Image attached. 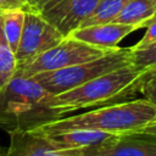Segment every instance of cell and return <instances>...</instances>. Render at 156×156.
Returning <instances> with one entry per match:
<instances>
[{
	"mask_svg": "<svg viewBox=\"0 0 156 156\" xmlns=\"http://www.w3.org/2000/svg\"><path fill=\"white\" fill-rule=\"evenodd\" d=\"M151 72L139 69L129 63L71 90L51 95L49 108L56 118H60L78 110L132 100Z\"/></svg>",
	"mask_w": 156,
	"mask_h": 156,
	"instance_id": "obj_1",
	"label": "cell"
},
{
	"mask_svg": "<svg viewBox=\"0 0 156 156\" xmlns=\"http://www.w3.org/2000/svg\"><path fill=\"white\" fill-rule=\"evenodd\" d=\"M156 118V106L146 99L100 106L88 112L51 119L28 130L37 134H52L69 129H95L116 135L141 132Z\"/></svg>",
	"mask_w": 156,
	"mask_h": 156,
	"instance_id": "obj_2",
	"label": "cell"
},
{
	"mask_svg": "<svg viewBox=\"0 0 156 156\" xmlns=\"http://www.w3.org/2000/svg\"><path fill=\"white\" fill-rule=\"evenodd\" d=\"M51 94L33 78L15 74L11 82L0 90V128L29 129L55 119L49 108Z\"/></svg>",
	"mask_w": 156,
	"mask_h": 156,
	"instance_id": "obj_3",
	"label": "cell"
},
{
	"mask_svg": "<svg viewBox=\"0 0 156 156\" xmlns=\"http://www.w3.org/2000/svg\"><path fill=\"white\" fill-rule=\"evenodd\" d=\"M132 49L129 48H116L108 50L102 56L73 65L62 69L43 72L32 77L38 82L45 90L51 95L71 90L76 87H79L99 76L108 73L119 67L127 66L130 63Z\"/></svg>",
	"mask_w": 156,
	"mask_h": 156,
	"instance_id": "obj_4",
	"label": "cell"
},
{
	"mask_svg": "<svg viewBox=\"0 0 156 156\" xmlns=\"http://www.w3.org/2000/svg\"><path fill=\"white\" fill-rule=\"evenodd\" d=\"M108 50H102L72 37H65L58 44L35 56L26 65L17 68L16 74L24 78H32L43 72L62 69L73 65L98 58Z\"/></svg>",
	"mask_w": 156,
	"mask_h": 156,
	"instance_id": "obj_5",
	"label": "cell"
},
{
	"mask_svg": "<svg viewBox=\"0 0 156 156\" xmlns=\"http://www.w3.org/2000/svg\"><path fill=\"white\" fill-rule=\"evenodd\" d=\"M65 37L39 12L24 10V24L16 51L17 68L58 44Z\"/></svg>",
	"mask_w": 156,
	"mask_h": 156,
	"instance_id": "obj_6",
	"label": "cell"
},
{
	"mask_svg": "<svg viewBox=\"0 0 156 156\" xmlns=\"http://www.w3.org/2000/svg\"><path fill=\"white\" fill-rule=\"evenodd\" d=\"M99 0H52L39 13L63 37L78 29Z\"/></svg>",
	"mask_w": 156,
	"mask_h": 156,
	"instance_id": "obj_7",
	"label": "cell"
},
{
	"mask_svg": "<svg viewBox=\"0 0 156 156\" xmlns=\"http://www.w3.org/2000/svg\"><path fill=\"white\" fill-rule=\"evenodd\" d=\"M10 146L6 156H91L94 149H54L44 135L33 133L28 129H13L7 132Z\"/></svg>",
	"mask_w": 156,
	"mask_h": 156,
	"instance_id": "obj_8",
	"label": "cell"
},
{
	"mask_svg": "<svg viewBox=\"0 0 156 156\" xmlns=\"http://www.w3.org/2000/svg\"><path fill=\"white\" fill-rule=\"evenodd\" d=\"M91 156H156V135L144 132L123 134L96 146Z\"/></svg>",
	"mask_w": 156,
	"mask_h": 156,
	"instance_id": "obj_9",
	"label": "cell"
},
{
	"mask_svg": "<svg viewBox=\"0 0 156 156\" xmlns=\"http://www.w3.org/2000/svg\"><path fill=\"white\" fill-rule=\"evenodd\" d=\"M134 30H136L134 26L110 22L104 24L80 27L72 32L68 37L102 50H112L118 48V43Z\"/></svg>",
	"mask_w": 156,
	"mask_h": 156,
	"instance_id": "obj_10",
	"label": "cell"
},
{
	"mask_svg": "<svg viewBox=\"0 0 156 156\" xmlns=\"http://www.w3.org/2000/svg\"><path fill=\"white\" fill-rule=\"evenodd\" d=\"M44 135L48 143L57 150L67 149H91L96 146L111 143L119 135L111 134L107 132L95 130V129H69L52 134H40Z\"/></svg>",
	"mask_w": 156,
	"mask_h": 156,
	"instance_id": "obj_11",
	"label": "cell"
},
{
	"mask_svg": "<svg viewBox=\"0 0 156 156\" xmlns=\"http://www.w3.org/2000/svg\"><path fill=\"white\" fill-rule=\"evenodd\" d=\"M155 10L156 0H128L113 22L144 28L152 20Z\"/></svg>",
	"mask_w": 156,
	"mask_h": 156,
	"instance_id": "obj_12",
	"label": "cell"
},
{
	"mask_svg": "<svg viewBox=\"0 0 156 156\" xmlns=\"http://www.w3.org/2000/svg\"><path fill=\"white\" fill-rule=\"evenodd\" d=\"M1 21H2V28L4 33L6 37V40L12 49V51L16 55L22 30H23V24H24V10H10L5 12H0Z\"/></svg>",
	"mask_w": 156,
	"mask_h": 156,
	"instance_id": "obj_13",
	"label": "cell"
},
{
	"mask_svg": "<svg viewBox=\"0 0 156 156\" xmlns=\"http://www.w3.org/2000/svg\"><path fill=\"white\" fill-rule=\"evenodd\" d=\"M127 1L128 0H99L90 16L83 22L80 27L113 22Z\"/></svg>",
	"mask_w": 156,
	"mask_h": 156,
	"instance_id": "obj_14",
	"label": "cell"
},
{
	"mask_svg": "<svg viewBox=\"0 0 156 156\" xmlns=\"http://www.w3.org/2000/svg\"><path fill=\"white\" fill-rule=\"evenodd\" d=\"M16 71H17L16 55L6 40L2 28L1 16H0V90L4 89L11 82V79L16 74Z\"/></svg>",
	"mask_w": 156,
	"mask_h": 156,
	"instance_id": "obj_15",
	"label": "cell"
},
{
	"mask_svg": "<svg viewBox=\"0 0 156 156\" xmlns=\"http://www.w3.org/2000/svg\"><path fill=\"white\" fill-rule=\"evenodd\" d=\"M130 63L143 71H155L156 69V41L143 49H135V50L132 49Z\"/></svg>",
	"mask_w": 156,
	"mask_h": 156,
	"instance_id": "obj_16",
	"label": "cell"
},
{
	"mask_svg": "<svg viewBox=\"0 0 156 156\" xmlns=\"http://www.w3.org/2000/svg\"><path fill=\"white\" fill-rule=\"evenodd\" d=\"M149 102H151L154 106H156V69L151 72V74L146 78V80L143 83L140 91Z\"/></svg>",
	"mask_w": 156,
	"mask_h": 156,
	"instance_id": "obj_17",
	"label": "cell"
},
{
	"mask_svg": "<svg viewBox=\"0 0 156 156\" xmlns=\"http://www.w3.org/2000/svg\"><path fill=\"white\" fill-rule=\"evenodd\" d=\"M156 41V20L152 21L147 27H146V32L144 34V37L135 44L132 46V49H143L152 43Z\"/></svg>",
	"mask_w": 156,
	"mask_h": 156,
	"instance_id": "obj_18",
	"label": "cell"
},
{
	"mask_svg": "<svg viewBox=\"0 0 156 156\" xmlns=\"http://www.w3.org/2000/svg\"><path fill=\"white\" fill-rule=\"evenodd\" d=\"M28 5L27 0H0V12L10 10H24Z\"/></svg>",
	"mask_w": 156,
	"mask_h": 156,
	"instance_id": "obj_19",
	"label": "cell"
},
{
	"mask_svg": "<svg viewBox=\"0 0 156 156\" xmlns=\"http://www.w3.org/2000/svg\"><path fill=\"white\" fill-rule=\"evenodd\" d=\"M27 1H28V5L24 10H33V11L40 12L52 0H27Z\"/></svg>",
	"mask_w": 156,
	"mask_h": 156,
	"instance_id": "obj_20",
	"label": "cell"
},
{
	"mask_svg": "<svg viewBox=\"0 0 156 156\" xmlns=\"http://www.w3.org/2000/svg\"><path fill=\"white\" fill-rule=\"evenodd\" d=\"M141 132H144V133H149V134H154V135H156V118L151 122V123H149Z\"/></svg>",
	"mask_w": 156,
	"mask_h": 156,
	"instance_id": "obj_21",
	"label": "cell"
},
{
	"mask_svg": "<svg viewBox=\"0 0 156 156\" xmlns=\"http://www.w3.org/2000/svg\"><path fill=\"white\" fill-rule=\"evenodd\" d=\"M6 151H7V149L0 145V156H6Z\"/></svg>",
	"mask_w": 156,
	"mask_h": 156,
	"instance_id": "obj_22",
	"label": "cell"
},
{
	"mask_svg": "<svg viewBox=\"0 0 156 156\" xmlns=\"http://www.w3.org/2000/svg\"><path fill=\"white\" fill-rule=\"evenodd\" d=\"M155 20H156V10H155V15H154V17H152V20L150 21V23H151L152 21H155ZM150 23H149V24H150Z\"/></svg>",
	"mask_w": 156,
	"mask_h": 156,
	"instance_id": "obj_23",
	"label": "cell"
}]
</instances>
